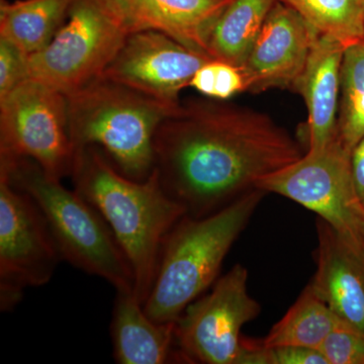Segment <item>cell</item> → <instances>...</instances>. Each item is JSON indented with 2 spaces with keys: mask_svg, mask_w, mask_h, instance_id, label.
Returning <instances> with one entry per match:
<instances>
[{
  "mask_svg": "<svg viewBox=\"0 0 364 364\" xmlns=\"http://www.w3.org/2000/svg\"><path fill=\"white\" fill-rule=\"evenodd\" d=\"M265 191L254 189L214 214L186 215L163 244L157 272L144 311L157 323H176L186 309L217 282L228 252Z\"/></svg>",
  "mask_w": 364,
  "mask_h": 364,
  "instance_id": "cell-3",
  "label": "cell"
},
{
  "mask_svg": "<svg viewBox=\"0 0 364 364\" xmlns=\"http://www.w3.org/2000/svg\"><path fill=\"white\" fill-rule=\"evenodd\" d=\"M277 0H233L213 28L208 54L241 67Z\"/></svg>",
  "mask_w": 364,
  "mask_h": 364,
  "instance_id": "cell-18",
  "label": "cell"
},
{
  "mask_svg": "<svg viewBox=\"0 0 364 364\" xmlns=\"http://www.w3.org/2000/svg\"><path fill=\"white\" fill-rule=\"evenodd\" d=\"M62 259L35 200L0 173V308L9 312L26 287L45 286Z\"/></svg>",
  "mask_w": 364,
  "mask_h": 364,
  "instance_id": "cell-8",
  "label": "cell"
},
{
  "mask_svg": "<svg viewBox=\"0 0 364 364\" xmlns=\"http://www.w3.org/2000/svg\"><path fill=\"white\" fill-rule=\"evenodd\" d=\"M212 57L156 31L131 33L100 77L169 105Z\"/></svg>",
  "mask_w": 364,
  "mask_h": 364,
  "instance_id": "cell-11",
  "label": "cell"
},
{
  "mask_svg": "<svg viewBox=\"0 0 364 364\" xmlns=\"http://www.w3.org/2000/svg\"><path fill=\"white\" fill-rule=\"evenodd\" d=\"M317 272L310 286L345 324L364 335V242L318 218Z\"/></svg>",
  "mask_w": 364,
  "mask_h": 364,
  "instance_id": "cell-13",
  "label": "cell"
},
{
  "mask_svg": "<svg viewBox=\"0 0 364 364\" xmlns=\"http://www.w3.org/2000/svg\"><path fill=\"white\" fill-rule=\"evenodd\" d=\"M318 350L328 364H364V335L340 321Z\"/></svg>",
  "mask_w": 364,
  "mask_h": 364,
  "instance_id": "cell-24",
  "label": "cell"
},
{
  "mask_svg": "<svg viewBox=\"0 0 364 364\" xmlns=\"http://www.w3.org/2000/svg\"><path fill=\"white\" fill-rule=\"evenodd\" d=\"M154 151L163 189L191 217L214 214L303 156L272 117L212 98L179 102L160 124Z\"/></svg>",
  "mask_w": 364,
  "mask_h": 364,
  "instance_id": "cell-1",
  "label": "cell"
},
{
  "mask_svg": "<svg viewBox=\"0 0 364 364\" xmlns=\"http://www.w3.org/2000/svg\"><path fill=\"white\" fill-rule=\"evenodd\" d=\"M75 154L65 93L28 78L0 100V157L28 158L62 181Z\"/></svg>",
  "mask_w": 364,
  "mask_h": 364,
  "instance_id": "cell-7",
  "label": "cell"
},
{
  "mask_svg": "<svg viewBox=\"0 0 364 364\" xmlns=\"http://www.w3.org/2000/svg\"><path fill=\"white\" fill-rule=\"evenodd\" d=\"M351 152L337 138L324 149L262 177L256 188L284 196L312 210L337 231L360 236L364 210L352 181Z\"/></svg>",
  "mask_w": 364,
  "mask_h": 364,
  "instance_id": "cell-10",
  "label": "cell"
},
{
  "mask_svg": "<svg viewBox=\"0 0 364 364\" xmlns=\"http://www.w3.org/2000/svg\"><path fill=\"white\" fill-rule=\"evenodd\" d=\"M345 46L317 33L308 61L294 90L308 107L309 150L318 151L337 136L341 67Z\"/></svg>",
  "mask_w": 364,
  "mask_h": 364,
  "instance_id": "cell-15",
  "label": "cell"
},
{
  "mask_svg": "<svg viewBox=\"0 0 364 364\" xmlns=\"http://www.w3.org/2000/svg\"><path fill=\"white\" fill-rule=\"evenodd\" d=\"M338 317L308 284L296 303L261 340L264 346H299L318 349L339 324Z\"/></svg>",
  "mask_w": 364,
  "mask_h": 364,
  "instance_id": "cell-19",
  "label": "cell"
},
{
  "mask_svg": "<svg viewBox=\"0 0 364 364\" xmlns=\"http://www.w3.org/2000/svg\"><path fill=\"white\" fill-rule=\"evenodd\" d=\"M0 173L37 203L62 259L107 280L116 291H134L133 270L116 236L97 208L75 189L69 191L28 158L0 157Z\"/></svg>",
  "mask_w": 364,
  "mask_h": 364,
  "instance_id": "cell-5",
  "label": "cell"
},
{
  "mask_svg": "<svg viewBox=\"0 0 364 364\" xmlns=\"http://www.w3.org/2000/svg\"><path fill=\"white\" fill-rule=\"evenodd\" d=\"M345 47L364 41V0H279Z\"/></svg>",
  "mask_w": 364,
  "mask_h": 364,
  "instance_id": "cell-21",
  "label": "cell"
},
{
  "mask_svg": "<svg viewBox=\"0 0 364 364\" xmlns=\"http://www.w3.org/2000/svg\"><path fill=\"white\" fill-rule=\"evenodd\" d=\"M176 323L155 322L145 313L133 291H117L111 323L117 363H184L177 347Z\"/></svg>",
  "mask_w": 364,
  "mask_h": 364,
  "instance_id": "cell-16",
  "label": "cell"
},
{
  "mask_svg": "<svg viewBox=\"0 0 364 364\" xmlns=\"http://www.w3.org/2000/svg\"><path fill=\"white\" fill-rule=\"evenodd\" d=\"M28 79V56L0 37V100Z\"/></svg>",
  "mask_w": 364,
  "mask_h": 364,
  "instance_id": "cell-25",
  "label": "cell"
},
{
  "mask_svg": "<svg viewBox=\"0 0 364 364\" xmlns=\"http://www.w3.org/2000/svg\"><path fill=\"white\" fill-rule=\"evenodd\" d=\"M239 364H328L318 349L299 346H264L243 338Z\"/></svg>",
  "mask_w": 364,
  "mask_h": 364,
  "instance_id": "cell-23",
  "label": "cell"
},
{
  "mask_svg": "<svg viewBox=\"0 0 364 364\" xmlns=\"http://www.w3.org/2000/svg\"><path fill=\"white\" fill-rule=\"evenodd\" d=\"M360 236H361V238H363V240L364 242V217L363 219V222H361V225H360Z\"/></svg>",
  "mask_w": 364,
  "mask_h": 364,
  "instance_id": "cell-27",
  "label": "cell"
},
{
  "mask_svg": "<svg viewBox=\"0 0 364 364\" xmlns=\"http://www.w3.org/2000/svg\"><path fill=\"white\" fill-rule=\"evenodd\" d=\"M260 312L259 304L249 294L248 270L235 265L177 320L176 343L184 363L239 364L242 328Z\"/></svg>",
  "mask_w": 364,
  "mask_h": 364,
  "instance_id": "cell-9",
  "label": "cell"
},
{
  "mask_svg": "<svg viewBox=\"0 0 364 364\" xmlns=\"http://www.w3.org/2000/svg\"><path fill=\"white\" fill-rule=\"evenodd\" d=\"M129 35L112 0H74L51 42L28 56V78L73 92L102 76Z\"/></svg>",
  "mask_w": 364,
  "mask_h": 364,
  "instance_id": "cell-6",
  "label": "cell"
},
{
  "mask_svg": "<svg viewBox=\"0 0 364 364\" xmlns=\"http://www.w3.org/2000/svg\"><path fill=\"white\" fill-rule=\"evenodd\" d=\"M71 177L74 189L104 217L128 257L134 294L144 306L163 244L186 208L167 195L155 169L146 181H133L95 146L76 151Z\"/></svg>",
  "mask_w": 364,
  "mask_h": 364,
  "instance_id": "cell-2",
  "label": "cell"
},
{
  "mask_svg": "<svg viewBox=\"0 0 364 364\" xmlns=\"http://www.w3.org/2000/svg\"><path fill=\"white\" fill-rule=\"evenodd\" d=\"M75 150L95 146L124 176L144 181L154 170V139L177 105L102 77L67 95Z\"/></svg>",
  "mask_w": 364,
  "mask_h": 364,
  "instance_id": "cell-4",
  "label": "cell"
},
{
  "mask_svg": "<svg viewBox=\"0 0 364 364\" xmlns=\"http://www.w3.org/2000/svg\"><path fill=\"white\" fill-rule=\"evenodd\" d=\"M350 166L356 196L364 210V136L352 150Z\"/></svg>",
  "mask_w": 364,
  "mask_h": 364,
  "instance_id": "cell-26",
  "label": "cell"
},
{
  "mask_svg": "<svg viewBox=\"0 0 364 364\" xmlns=\"http://www.w3.org/2000/svg\"><path fill=\"white\" fill-rule=\"evenodd\" d=\"M129 32L156 31L208 54L213 28L233 0H112ZM210 56V55H208Z\"/></svg>",
  "mask_w": 364,
  "mask_h": 364,
  "instance_id": "cell-14",
  "label": "cell"
},
{
  "mask_svg": "<svg viewBox=\"0 0 364 364\" xmlns=\"http://www.w3.org/2000/svg\"><path fill=\"white\" fill-rule=\"evenodd\" d=\"M317 33L298 11L277 0L241 66L246 91L294 90Z\"/></svg>",
  "mask_w": 364,
  "mask_h": 364,
  "instance_id": "cell-12",
  "label": "cell"
},
{
  "mask_svg": "<svg viewBox=\"0 0 364 364\" xmlns=\"http://www.w3.org/2000/svg\"><path fill=\"white\" fill-rule=\"evenodd\" d=\"M363 136L364 41H361L345 48L336 138L352 152Z\"/></svg>",
  "mask_w": 364,
  "mask_h": 364,
  "instance_id": "cell-20",
  "label": "cell"
},
{
  "mask_svg": "<svg viewBox=\"0 0 364 364\" xmlns=\"http://www.w3.org/2000/svg\"><path fill=\"white\" fill-rule=\"evenodd\" d=\"M191 87L208 98L226 100L246 91L245 76L241 67L220 60H210L191 79Z\"/></svg>",
  "mask_w": 364,
  "mask_h": 364,
  "instance_id": "cell-22",
  "label": "cell"
},
{
  "mask_svg": "<svg viewBox=\"0 0 364 364\" xmlns=\"http://www.w3.org/2000/svg\"><path fill=\"white\" fill-rule=\"evenodd\" d=\"M74 0H0V37L26 56L44 49L65 23Z\"/></svg>",
  "mask_w": 364,
  "mask_h": 364,
  "instance_id": "cell-17",
  "label": "cell"
}]
</instances>
